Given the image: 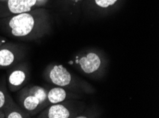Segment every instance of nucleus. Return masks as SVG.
<instances>
[{"instance_id": "dca6fc26", "label": "nucleus", "mask_w": 159, "mask_h": 118, "mask_svg": "<svg viewBox=\"0 0 159 118\" xmlns=\"http://www.w3.org/2000/svg\"><path fill=\"white\" fill-rule=\"evenodd\" d=\"M76 1H81V0H76Z\"/></svg>"}, {"instance_id": "20e7f679", "label": "nucleus", "mask_w": 159, "mask_h": 118, "mask_svg": "<svg viewBox=\"0 0 159 118\" xmlns=\"http://www.w3.org/2000/svg\"><path fill=\"white\" fill-rule=\"evenodd\" d=\"M2 110L4 115V117L7 118H23L30 117L27 112L25 111L21 107H19L16 103H14V101L8 93H6L5 103Z\"/></svg>"}, {"instance_id": "2eb2a0df", "label": "nucleus", "mask_w": 159, "mask_h": 118, "mask_svg": "<svg viewBox=\"0 0 159 118\" xmlns=\"http://www.w3.org/2000/svg\"><path fill=\"white\" fill-rule=\"evenodd\" d=\"M1 45H2V43H0V46H1Z\"/></svg>"}, {"instance_id": "9b49d317", "label": "nucleus", "mask_w": 159, "mask_h": 118, "mask_svg": "<svg viewBox=\"0 0 159 118\" xmlns=\"http://www.w3.org/2000/svg\"><path fill=\"white\" fill-rule=\"evenodd\" d=\"M96 4L102 8H107V7L111 6L114 4L117 0H95Z\"/></svg>"}, {"instance_id": "9d476101", "label": "nucleus", "mask_w": 159, "mask_h": 118, "mask_svg": "<svg viewBox=\"0 0 159 118\" xmlns=\"http://www.w3.org/2000/svg\"><path fill=\"white\" fill-rule=\"evenodd\" d=\"M66 91L61 87H55L47 92V101L49 104H57L66 99Z\"/></svg>"}, {"instance_id": "f8f14e48", "label": "nucleus", "mask_w": 159, "mask_h": 118, "mask_svg": "<svg viewBox=\"0 0 159 118\" xmlns=\"http://www.w3.org/2000/svg\"><path fill=\"white\" fill-rule=\"evenodd\" d=\"M6 100V93L4 92L3 89L0 86V110H2Z\"/></svg>"}, {"instance_id": "ddd939ff", "label": "nucleus", "mask_w": 159, "mask_h": 118, "mask_svg": "<svg viewBox=\"0 0 159 118\" xmlns=\"http://www.w3.org/2000/svg\"><path fill=\"white\" fill-rule=\"evenodd\" d=\"M49 0H36V5L37 6H41L44 5L45 4H47V2Z\"/></svg>"}, {"instance_id": "f257e3e1", "label": "nucleus", "mask_w": 159, "mask_h": 118, "mask_svg": "<svg viewBox=\"0 0 159 118\" xmlns=\"http://www.w3.org/2000/svg\"><path fill=\"white\" fill-rule=\"evenodd\" d=\"M19 91L18 99L21 107L30 116L37 115L49 105L47 91L42 86H27Z\"/></svg>"}, {"instance_id": "0eeeda50", "label": "nucleus", "mask_w": 159, "mask_h": 118, "mask_svg": "<svg viewBox=\"0 0 159 118\" xmlns=\"http://www.w3.org/2000/svg\"><path fill=\"white\" fill-rule=\"evenodd\" d=\"M81 68L86 74H91L98 70L101 65L100 57L93 52L87 54L79 60Z\"/></svg>"}, {"instance_id": "6e6552de", "label": "nucleus", "mask_w": 159, "mask_h": 118, "mask_svg": "<svg viewBox=\"0 0 159 118\" xmlns=\"http://www.w3.org/2000/svg\"><path fill=\"white\" fill-rule=\"evenodd\" d=\"M7 5L11 13L19 14L30 11L36 5V0H8Z\"/></svg>"}, {"instance_id": "39448f33", "label": "nucleus", "mask_w": 159, "mask_h": 118, "mask_svg": "<svg viewBox=\"0 0 159 118\" xmlns=\"http://www.w3.org/2000/svg\"><path fill=\"white\" fill-rule=\"evenodd\" d=\"M28 76L24 69H16L9 74L8 86L11 91L16 92L24 88L27 83Z\"/></svg>"}, {"instance_id": "1a4fd4ad", "label": "nucleus", "mask_w": 159, "mask_h": 118, "mask_svg": "<svg viewBox=\"0 0 159 118\" xmlns=\"http://www.w3.org/2000/svg\"><path fill=\"white\" fill-rule=\"evenodd\" d=\"M15 61V54L11 48L0 46V68H5Z\"/></svg>"}, {"instance_id": "4468645a", "label": "nucleus", "mask_w": 159, "mask_h": 118, "mask_svg": "<svg viewBox=\"0 0 159 118\" xmlns=\"http://www.w3.org/2000/svg\"><path fill=\"white\" fill-rule=\"evenodd\" d=\"M86 117H84V116H82V118H86Z\"/></svg>"}, {"instance_id": "7ed1b4c3", "label": "nucleus", "mask_w": 159, "mask_h": 118, "mask_svg": "<svg viewBox=\"0 0 159 118\" xmlns=\"http://www.w3.org/2000/svg\"><path fill=\"white\" fill-rule=\"evenodd\" d=\"M48 79L53 84L62 87L71 83V76L62 65H55L49 71Z\"/></svg>"}, {"instance_id": "f03ea898", "label": "nucleus", "mask_w": 159, "mask_h": 118, "mask_svg": "<svg viewBox=\"0 0 159 118\" xmlns=\"http://www.w3.org/2000/svg\"><path fill=\"white\" fill-rule=\"evenodd\" d=\"M11 34L14 37H27L35 28V19L32 15L26 13L19 14L13 16L9 22Z\"/></svg>"}, {"instance_id": "423d86ee", "label": "nucleus", "mask_w": 159, "mask_h": 118, "mask_svg": "<svg viewBox=\"0 0 159 118\" xmlns=\"http://www.w3.org/2000/svg\"><path fill=\"white\" fill-rule=\"evenodd\" d=\"M70 117V112L63 105L57 103L46 108L39 115V117L47 118H68Z\"/></svg>"}]
</instances>
